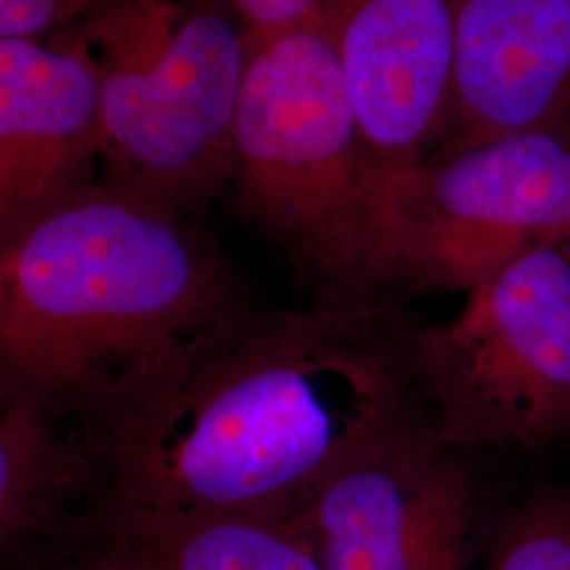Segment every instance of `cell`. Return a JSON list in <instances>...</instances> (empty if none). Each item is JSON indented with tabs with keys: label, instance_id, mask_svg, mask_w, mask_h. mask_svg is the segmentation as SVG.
Listing matches in <instances>:
<instances>
[{
	"label": "cell",
	"instance_id": "1",
	"mask_svg": "<svg viewBox=\"0 0 570 570\" xmlns=\"http://www.w3.org/2000/svg\"><path fill=\"white\" fill-rule=\"evenodd\" d=\"M404 308L247 305L85 425L106 489L91 515L155 510L292 520L414 402Z\"/></svg>",
	"mask_w": 570,
	"mask_h": 570
},
{
	"label": "cell",
	"instance_id": "2",
	"mask_svg": "<svg viewBox=\"0 0 570 570\" xmlns=\"http://www.w3.org/2000/svg\"><path fill=\"white\" fill-rule=\"evenodd\" d=\"M249 305L186 214L91 183L0 244V387L91 425Z\"/></svg>",
	"mask_w": 570,
	"mask_h": 570
},
{
	"label": "cell",
	"instance_id": "3",
	"mask_svg": "<svg viewBox=\"0 0 570 570\" xmlns=\"http://www.w3.org/2000/svg\"><path fill=\"white\" fill-rule=\"evenodd\" d=\"M247 39L230 171L237 207L313 279L317 301H376L366 223L381 169L338 56L315 13Z\"/></svg>",
	"mask_w": 570,
	"mask_h": 570
},
{
	"label": "cell",
	"instance_id": "4",
	"mask_svg": "<svg viewBox=\"0 0 570 570\" xmlns=\"http://www.w3.org/2000/svg\"><path fill=\"white\" fill-rule=\"evenodd\" d=\"M397 348L431 429L482 463L570 450V261L548 245L465 294L442 322L404 313Z\"/></svg>",
	"mask_w": 570,
	"mask_h": 570
},
{
	"label": "cell",
	"instance_id": "5",
	"mask_svg": "<svg viewBox=\"0 0 570 570\" xmlns=\"http://www.w3.org/2000/svg\"><path fill=\"white\" fill-rule=\"evenodd\" d=\"M570 237V129L446 146L379 171L367 205L376 301L468 294L530 252Z\"/></svg>",
	"mask_w": 570,
	"mask_h": 570
},
{
	"label": "cell",
	"instance_id": "6",
	"mask_svg": "<svg viewBox=\"0 0 570 570\" xmlns=\"http://www.w3.org/2000/svg\"><path fill=\"white\" fill-rule=\"evenodd\" d=\"M249 39L225 0H193L148 63L100 72L106 180L183 214L230 184Z\"/></svg>",
	"mask_w": 570,
	"mask_h": 570
},
{
	"label": "cell",
	"instance_id": "7",
	"mask_svg": "<svg viewBox=\"0 0 570 570\" xmlns=\"http://www.w3.org/2000/svg\"><path fill=\"white\" fill-rule=\"evenodd\" d=\"M484 518L482 463L449 446L412 402L292 522L324 570H465Z\"/></svg>",
	"mask_w": 570,
	"mask_h": 570
},
{
	"label": "cell",
	"instance_id": "8",
	"mask_svg": "<svg viewBox=\"0 0 570 570\" xmlns=\"http://www.w3.org/2000/svg\"><path fill=\"white\" fill-rule=\"evenodd\" d=\"M381 171L423 161L449 129L456 0H317Z\"/></svg>",
	"mask_w": 570,
	"mask_h": 570
},
{
	"label": "cell",
	"instance_id": "9",
	"mask_svg": "<svg viewBox=\"0 0 570 570\" xmlns=\"http://www.w3.org/2000/svg\"><path fill=\"white\" fill-rule=\"evenodd\" d=\"M102 77L79 49L0 39V244L91 184Z\"/></svg>",
	"mask_w": 570,
	"mask_h": 570
},
{
	"label": "cell",
	"instance_id": "10",
	"mask_svg": "<svg viewBox=\"0 0 570 570\" xmlns=\"http://www.w3.org/2000/svg\"><path fill=\"white\" fill-rule=\"evenodd\" d=\"M570 129V0H456L446 146Z\"/></svg>",
	"mask_w": 570,
	"mask_h": 570
},
{
	"label": "cell",
	"instance_id": "11",
	"mask_svg": "<svg viewBox=\"0 0 570 570\" xmlns=\"http://www.w3.org/2000/svg\"><path fill=\"white\" fill-rule=\"evenodd\" d=\"M106 471L81 421L0 387V543L79 537L102 499Z\"/></svg>",
	"mask_w": 570,
	"mask_h": 570
},
{
	"label": "cell",
	"instance_id": "12",
	"mask_svg": "<svg viewBox=\"0 0 570 570\" xmlns=\"http://www.w3.org/2000/svg\"><path fill=\"white\" fill-rule=\"evenodd\" d=\"M85 537H100L106 556L146 570H324L292 520L263 515L104 511Z\"/></svg>",
	"mask_w": 570,
	"mask_h": 570
},
{
	"label": "cell",
	"instance_id": "13",
	"mask_svg": "<svg viewBox=\"0 0 570 570\" xmlns=\"http://www.w3.org/2000/svg\"><path fill=\"white\" fill-rule=\"evenodd\" d=\"M487 570H570V484L530 490L501 518Z\"/></svg>",
	"mask_w": 570,
	"mask_h": 570
},
{
	"label": "cell",
	"instance_id": "14",
	"mask_svg": "<svg viewBox=\"0 0 570 570\" xmlns=\"http://www.w3.org/2000/svg\"><path fill=\"white\" fill-rule=\"evenodd\" d=\"M112 0H0V39L47 41Z\"/></svg>",
	"mask_w": 570,
	"mask_h": 570
},
{
	"label": "cell",
	"instance_id": "15",
	"mask_svg": "<svg viewBox=\"0 0 570 570\" xmlns=\"http://www.w3.org/2000/svg\"><path fill=\"white\" fill-rule=\"evenodd\" d=\"M249 37H268L315 13L317 0H225Z\"/></svg>",
	"mask_w": 570,
	"mask_h": 570
},
{
	"label": "cell",
	"instance_id": "16",
	"mask_svg": "<svg viewBox=\"0 0 570 570\" xmlns=\"http://www.w3.org/2000/svg\"><path fill=\"white\" fill-rule=\"evenodd\" d=\"M77 570H127V567L119 562V560H115V558H108V556H100L91 567H82V569Z\"/></svg>",
	"mask_w": 570,
	"mask_h": 570
},
{
	"label": "cell",
	"instance_id": "17",
	"mask_svg": "<svg viewBox=\"0 0 570 570\" xmlns=\"http://www.w3.org/2000/svg\"><path fill=\"white\" fill-rule=\"evenodd\" d=\"M102 556H106V553H102ZM108 558H115V556H108ZM115 560H119V562H122V564L127 567V570H146L142 569V567H138V564H134V562H127V560H121V558H115Z\"/></svg>",
	"mask_w": 570,
	"mask_h": 570
},
{
	"label": "cell",
	"instance_id": "18",
	"mask_svg": "<svg viewBox=\"0 0 570 570\" xmlns=\"http://www.w3.org/2000/svg\"><path fill=\"white\" fill-rule=\"evenodd\" d=\"M564 252H567V256H569L570 261V237L567 239V244H564Z\"/></svg>",
	"mask_w": 570,
	"mask_h": 570
}]
</instances>
